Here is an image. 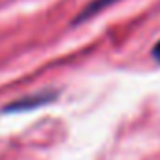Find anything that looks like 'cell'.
<instances>
[{
    "label": "cell",
    "mask_w": 160,
    "mask_h": 160,
    "mask_svg": "<svg viewBox=\"0 0 160 160\" xmlns=\"http://www.w3.org/2000/svg\"><path fill=\"white\" fill-rule=\"evenodd\" d=\"M152 57H154V58H156V60L160 62V42H158V43H156V45L152 47Z\"/></svg>",
    "instance_id": "3"
},
{
    "label": "cell",
    "mask_w": 160,
    "mask_h": 160,
    "mask_svg": "<svg viewBox=\"0 0 160 160\" xmlns=\"http://www.w3.org/2000/svg\"><path fill=\"white\" fill-rule=\"evenodd\" d=\"M119 0H92V2L79 13L77 17H75V25H79V23H83V21H87V19H91V17H94L96 13H100L102 10H106V8H109V6H113V4H117Z\"/></svg>",
    "instance_id": "2"
},
{
    "label": "cell",
    "mask_w": 160,
    "mask_h": 160,
    "mask_svg": "<svg viewBox=\"0 0 160 160\" xmlns=\"http://www.w3.org/2000/svg\"><path fill=\"white\" fill-rule=\"evenodd\" d=\"M55 96H57V92H51V91L36 92V94H28V96L17 98L15 102H12L10 106H6L4 111H28V109H36V108H42V106L53 102Z\"/></svg>",
    "instance_id": "1"
}]
</instances>
